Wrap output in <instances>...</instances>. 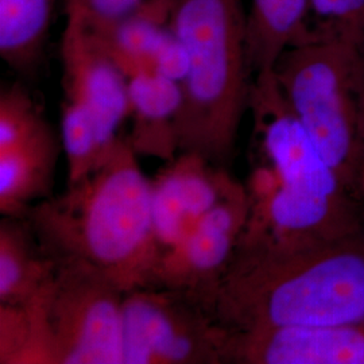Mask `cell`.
Here are the masks:
<instances>
[{"mask_svg": "<svg viewBox=\"0 0 364 364\" xmlns=\"http://www.w3.org/2000/svg\"><path fill=\"white\" fill-rule=\"evenodd\" d=\"M248 112V219L239 247H301L364 228L362 203L313 144L273 69L252 78Z\"/></svg>", "mask_w": 364, "mask_h": 364, "instance_id": "6da1fadb", "label": "cell"}, {"mask_svg": "<svg viewBox=\"0 0 364 364\" xmlns=\"http://www.w3.org/2000/svg\"><path fill=\"white\" fill-rule=\"evenodd\" d=\"M52 259L88 264L129 293L149 287L161 254L153 223V182L122 136L111 156L58 197L23 218Z\"/></svg>", "mask_w": 364, "mask_h": 364, "instance_id": "7a4b0ae2", "label": "cell"}, {"mask_svg": "<svg viewBox=\"0 0 364 364\" xmlns=\"http://www.w3.org/2000/svg\"><path fill=\"white\" fill-rule=\"evenodd\" d=\"M216 314L234 331L364 324V228L301 247H237Z\"/></svg>", "mask_w": 364, "mask_h": 364, "instance_id": "3957f363", "label": "cell"}, {"mask_svg": "<svg viewBox=\"0 0 364 364\" xmlns=\"http://www.w3.org/2000/svg\"><path fill=\"white\" fill-rule=\"evenodd\" d=\"M170 28L186 54L177 117L180 151L227 166L248 111L252 73L243 0H174Z\"/></svg>", "mask_w": 364, "mask_h": 364, "instance_id": "277c9868", "label": "cell"}, {"mask_svg": "<svg viewBox=\"0 0 364 364\" xmlns=\"http://www.w3.org/2000/svg\"><path fill=\"white\" fill-rule=\"evenodd\" d=\"M356 66L355 48L304 43L287 48L272 69L313 144L359 198L364 139Z\"/></svg>", "mask_w": 364, "mask_h": 364, "instance_id": "5b68a950", "label": "cell"}, {"mask_svg": "<svg viewBox=\"0 0 364 364\" xmlns=\"http://www.w3.org/2000/svg\"><path fill=\"white\" fill-rule=\"evenodd\" d=\"M66 22L63 64L61 146L68 183L100 168L117 147L119 129L130 117L129 80L105 53L91 30L73 14Z\"/></svg>", "mask_w": 364, "mask_h": 364, "instance_id": "8992f818", "label": "cell"}, {"mask_svg": "<svg viewBox=\"0 0 364 364\" xmlns=\"http://www.w3.org/2000/svg\"><path fill=\"white\" fill-rule=\"evenodd\" d=\"M41 305L53 364H124V291L88 264L55 262Z\"/></svg>", "mask_w": 364, "mask_h": 364, "instance_id": "52a82bcc", "label": "cell"}, {"mask_svg": "<svg viewBox=\"0 0 364 364\" xmlns=\"http://www.w3.org/2000/svg\"><path fill=\"white\" fill-rule=\"evenodd\" d=\"M227 328L195 294L134 289L123 299L124 364H221Z\"/></svg>", "mask_w": 364, "mask_h": 364, "instance_id": "ba28073f", "label": "cell"}, {"mask_svg": "<svg viewBox=\"0 0 364 364\" xmlns=\"http://www.w3.org/2000/svg\"><path fill=\"white\" fill-rule=\"evenodd\" d=\"M247 219V192L239 182L180 243L159 254L149 287L186 291L216 308L221 282L232 264Z\"/></svg>", "mask_w": 364, "mask_h": 364, "instance_id": "9c48e42d", "label": "cell"}, {"mask_svg": "<svg viewBox=\"0 0 364 364\" xmlns=\"http://www.w3.org/2000/svg\"><path fill=\"white\" fill-rule=\"evenodd\" d=\"M223 363L364 364V324L227 329Z\"/></svg>", "mask_w": 364, "mask_h": 364, "instance_id": "30bf717a", "label": "cell"}, {"mask_svg": "<svg viewBox=\"0 0 364 364\" xmlns=\"http://www.w3.org/2000/svg\"><path fill=\"white\" fill-rule=\"evenodd\" d=\"M153 182V223L159 251L180 243L208 210L239 183L227 168L182 151Z\"/></svg>", "mask_w": 364, "mask_h": 364, "instance_id": "8fae6325", "label": "cell"}, {"mask_svg": "<svg viewBox=\"0 0 364 364\" xmlns=\"http://www.w3.org/2000/svg\"><path fill=\"white\" fill-rule=\"evenodd\" d=\"M173 4L174 0H144L112 26L88 27L127 80L141 73H158L180 84L185 78L186 54L169 25Z\"/></svg>", "mask_w": 364, "mask_h": 364, "instance_id": "7c38bea8", "label": "cell"}, {"mask_svg": "<svg viewBox=\"0 0 364 364\" xmlns=\"http://www.w3.org/2000/svg\"><path fill=\"white\" fill-rule=\"evenodd\" d=\"M132 130L127 135L138 156L173 161L180 151L177 117L182 105L181 84L158 73L129 78Z\"/></svg>", "mask_w": 364, "mask_h": 364, "instance_id": "4fadbf2b", "label": "cell"}, {"mask_svg": "<svg viewBox=\"0 0 364 364\" xmlns=\"http://www.w3.org/2000/svg\"><path fill=\"white\" fill-rule=\"evenodd\" d=\"M60 144L48 120L13 150L0 154V212L25 218L49 193Z\"/></svg>", "mask_w": 364, "mask_h": 364, "instance_id": "5bb4252c", "label": "cell"}, {"mask_svg": "<svg viewBox=\"0 0 364 364\" xmlns=\"http://www.w3.org/2000/svg\"><path fill=\"white\" fill-rule=\"evenodd\" d=\"M22 218L0 224V304H22L36 297L55 272V260L39 247Z\"/></svg>", "mask_w": 364, "mask_h": 364, "instance_id": "9a60e30c", "label": "cell"}, {"mask_svg": "<svg viewBox=\"0 0 364 364\" xmlns=\"http://www.w3.org/2000/svg\"><path fill=\"white\" fill-rule=\"evenodd\" d=\"M309 0H250L247 57L252 76L269 70L304 34Z\"/></svg>", "mask_w": 364, "mask_h": 364, "instance_id": "2e32d148", "label": "cell"}, {"mask_svg": "<svg viewBox=\"0 0 364 364\" xmlns=\"http://www.w3.org/2000/svg\"><path fill=\"white\" fill-rule=\"evenodd\" d=\"M57 0H0V57L22 75L43 57Z\"/></svg>", "mask_w": 364, "mask_h": 364, "instance_id": "e0dca14e", "label": "cell"}, {"mask_svg": "<svg viewBox=\"0 0 364 364\" xmlns=\"http://www.w3.org/2000/svg\"><path fill=\"white\" fill-rule=\"evenodd\" d=\"M41 291L22 304H0V363L53 364Z\"/></svg>", "mask_w": 364, "mask_h": 364, "instance_id": "ac0fdd59", "label": "cell"}, {"mask_svg": "<svg viewBox=\"0 0 364 364\" xmlns=\"http://www.w3.org/2000/svg\"><path fill=\"white\" fill-rule=\"evenodd\" d=\"M304 43L363 48L364 0H309L304 34L297 45Z\"/></svg>", "mask_w": 364, "mask_h": 364, "instance_id": "d6986e66", "label": "cell"}, {"mask_svg": "<svg viewBox=\"0 0 364 364\" xmlns=\"http://www.w3.org/2000/svg\"><path fill=\"white\" fill-rule=\"evenodd\" d=\"M144 0H64L65 14L77 15L91 30L112 26L132 11Z\"/></svg>", "mask_w": 364, "mask_h": 364, "instance_id": "ffe728a7", "label": "cell"}, {"mask_svg": "<svg viewBox=\"0 0 364 364\" xmlns=\"http://www.w3.org/2000/svg\"><path fill=\"white\" fill-rule=\"evenodd\" d=\"M358 91L360 102V119H362V132L364 139V46L358 50Z\"/></svg>", "mask_w": 364, "mask_h": 364, "instance_id": "44dd1931", "label": "cell"}, {"mask_svg": "<svg viewBox=\"0 0 364 364\" xmlns=\"http://www.w3.org/2000/svg\"><path fill=\"white\" fill-rule=\"evenodd\" d=\"M359 198H360V203H362L364 209V170L362 173V177H360V181H359Z\"/></svg>", "mask_w": 364, "mask_h": 364, "instance_id": "7402d4cb", "label": "cell"}]
</instances>
